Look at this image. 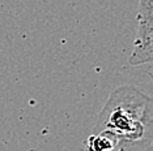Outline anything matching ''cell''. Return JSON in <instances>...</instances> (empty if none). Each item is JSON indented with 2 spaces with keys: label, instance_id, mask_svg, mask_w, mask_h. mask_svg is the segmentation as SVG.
Returning a JSON list of instances; mask_svg holds the SVG:
<instances>
[{
  "label": "cell",
  "instance_id": "obj_1",
  "mask_svg": "<svg viewBox=\"0 0 153 151\" xmlns=\"http://www.w3.org/2000/svg\"><path fill=\"white\" fill-rule=\"evenodd\" d=\"M93 133L109 151H153V102L134 86H122L103 106Z\"/></svg>",
  "mask_w": 153,
  "mask_h": 151
},
{
  "label": "cell",
  "instance_id": "obj_2",
  "mask_svg": "<svg viewBox=\"0 0 153 151\" xmlns=\"http://www.w3.org/2000/svg\"><path fill=\"white\" fill-rule=\"evenodd\" d=\"M153 0H139L137 9V30L135 47L128 63L140 65L152 63V34H153Z\"/></svg>",
  "mask_w": 153,
  "mask_h": 151
}]
</instances>
